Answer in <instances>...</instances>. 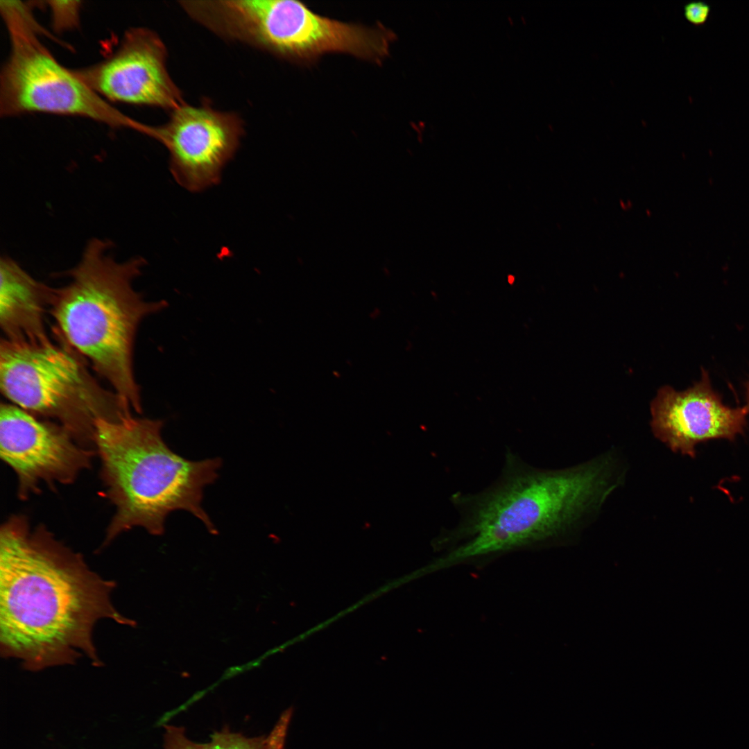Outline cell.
I'll return each instance as SVG.
<instances>
[{
	"instance_id": "obj_1",
	"label": "cell",
	"mask_w": 749,
	"mask_h": 749,
	"mask_svg": "<svg viewBox=\"0 0 749 749\" xmlns=\"http://www.w3.org/2000/svg\"><path fill=\"white\" fill-rule=\"evenodd\" d=\"M113 587L46 527L10 517L0 530L1 654L34 671L84 655L99 664L92 637L96 622L134 623L114 608Z\"/></svg>"
},
{
	"instance_id": "obj_2",
	"label": "cell",
	"mask_w": 749,
	"mask_h": 749,
	"mask_svg": "<svg viewBox=\"0 0 749 749\" xmlns=\"http://www.w3.org/2000/svg\"><path fill=\"white\" fill-rule=\"evenodd\" d=\"M615 466L608 454L574 467L540 469L507 449L490 485L450 497L459 519L434 539L436 549L447 551L432 567L440 569L559 540L619 485Z\"/></svg>"
},
{
	"instance_id": "obj_3",
	"label": "cell",
	"mask_w": 749,
	"mask_h": 749,
	"mask_svg": "<svg viewBox=\"0 0 749 749\" xmlns=\"http://www.w3.org/2000/svg\"><path fill=\"white\" fill-rule=\"evenodd\" d=\"M111 241L92 239L68 282L53 288L49 314L54 334L111 386L130 409L142 411L134 371V346L140 323L164 309L165 300L146 301L133 286L146 260L117 261Z\"/></svg>"
},
{
	"instance_id": "obj_4",
	"label": "cell",
	"mask_w": 749,
	"mask_h": 749,
	"mask_svg": "<svg viewBox=\"0 0 749 749\" xmlns=\"http://www.w3.org/2000/svg\"><path fill=\"white\" fill-rule=\"evenodd\" d=\"M163 426L162 420L134 415L96 423L94 448L105 494L114 506L106 543L135 527L162 535L166 517L178 510L217 532L201 505L203 489L216 479L221 460L193 461L175 454L162 437Z\"/></svg>"
},
{
	"instance_id": "obj_5",
	"label": "cell",
	"mask_w": 749,
	"mask_h": 749,
	"mask_svg": "<svg viewBox=\"0 0 749 749\" xmlns=\"http://www.w3.org/2000/svg\"><path fill=\"white\" fill-rule=\"evenodd\" d=\"M39 342L0 343V389L11 404L58 423L83 445L95 449L98 420L132 415L115 393L93 376L85 360L56 337Z\"/></svg>"
},
{
	"instance_id": "obj_6",
	"label": "cell",
	"mask_w": 749,
	"mask_h": 749,
	"mask_svg": "<svg viewBox=\"0 0 749 749\" xmlns=\"http://www.w3.org/2000/svg\"><path fill=\"white\" fill-rule=\"evenodd\" d=\"M230 40L248 44L298 64L343 53L380 64L395 33L381 24L366 26L318 15L294 0H235L227 10Z\"/></svg>"
},
{
	"instance_id": "obj_7",
	"label": "cell",
	"mask_w": 749,
	"mask_h": 749,
	"mask_svg": "<svg viewBox=\"0 0 749 749\" xmlns=\"http://www.w3.org/2000/svg\"><path fill=\"white\" fill-rule=\"evenodd\" d=\"M10 42L0 74V114L43 112L85 117L139 132V122L103 98L53 56L39 39L44 29L22 10L2 15Z\"/></svg>"
},
{
	"instance_id": "obj_8",
	"label": "cell",
	"mask_w": 749,
	"mask_h": 749,
	"mask_svg": "<svg viewBox=\"0 0 749 749\" xmlns=\"http://www.w3.org/2000/svg\"><path fill=\"white\" fill-rule=\"evenodd\" d=\"M95 454L58 423L1 404L0 455L16 474L21 499L38 494L42 485L72 483Z\"/></svg>"
},
{
	"instance_id": "obj_9",
	"label": "cell",
	"mask_w": 749,
	"mask_h": 749,
	"mask_svg": "<svg viewBox=\"0 0 749 749\" xmlns=\"http://www.w3.org/2000/svg\"><path fill=\"white\" fill-rule=\"evenodd\" d=\"M243 128L234 112L219 111L206 103H184L171 111L166 123L144 124L141 133L169 150L170 171L177 183L198 192L219 182L223 168L239 146Z\"/></svg>"
},
{
	"instance_id": "obj_10",
	"label": "cell",
	"mask_w": 749,
	"mask_h": 749,
	"mask_svg": "<svg viewBox=\"0 0 749 749\" xmlns=\"http://www.w3.org/2000/svg\"><path fill=\"white\" fill-rule=\"evenodd\" d=\"M167 50L147 28L128 29L117 49L101 61L74 69L78 77L111 102L157 107L170 112L186 103L167 69Z\"/></svg>"
},
{
	"instance_id": "obj_11",
	"label": "cell",
	"mask_w": 749,
	"mask_h": 749,
	"mask_svg": "<svg viewBox=\"0 0 749 749\" xmlns=\"http://www.w3.org/2000/svg\"><path fill=\"white\" fill-rule=\"evenodd\" d=\"M655 437L672 451L694 458L696 446L714 439L734 440L747 426L746 406L731 408L722 402L702 369L699 381L683 391L662 387L651 404Z\"/></svg>"
},
{
	"instance_id": "obj_12",
	"label": "cell",
	"mask_w": 749,
	"mask_h": 749,
	"mask_svg": "<svg viewBox=\"0 0 749 749\" xmlns=\"http://www.w3.org/2000/svg\"><path fill=\"white\" fill-rule=\"evenodd\" d=\"M53 288L33 278L15 261L0 259V328L3 339L39 342L49 338L45 318Z\"/></svg>"
},
{
	"instance_id": "obj_13",
	"label": "cell",
	"mask_w": 749,
	"mask_h": 749,
	"mask_svg": "<svg viewBox=\"0 0 749 749\" xmlns=\"http://www.w3.org/2000/svg\"><path fill=\"white\" fill-rule=\"evenodd\" d=\"M164 749H270L267 736L248 737L228 727L215 732L205 743L189 739L183 727L164 725Z\"/></svg>"
},
{
	"instance_id": "obj_14",
	"label": "cell",
	"mask_w": 749,
	"mask_h": 749,
	"mask_svg": "<svg viewBox=\"0 0 749 749\" xmlns=\"http://www.w3.org/2000/svg\"><path fill=\"white\" fill-rule=\"evenodd\" d=\"M47 3L51 8L53 25L55 30L65 31L78 26L81 1H51Z\"/></svg>"
},
{
	"instance_id": "obj_15",
	"label": "cell",
	"mask_w": 749,
	"mask_h": 749,
	"mask_svg": "<svg viewBox=\"0 0 749 749\" xmlns=\"http://www.w3.org/2000/svg\"><path fill=\"white\" fill-rule=\"evenodd\" d=\"M293 713V707H290L284 711L273 730L267 736L270 749H284L286 736Z\"/></svg>"
},
{
	"instance_id": "obj_16",
	"label": "cell",
	"mask_w": 749,
	"mask_h": 749,
	"mask_svg": "<svg viewBox=\"0 0 749 749\" xmlns=\"http://www.w3.org/2000/svg\"><path fill=\"white\" fill-rule=\"evenodd\" d=\"M683 10L684 17L687 21L695 26H700L707 21L711 6L705 1H694L686 3Z\"/></svg>"
},
{
	"instance_id": "obj_17",
	"label": "cell",
	"mask_w": 749,
	"mask_h": 749,
	"mask_svg": "<svg viewBox=\"0 0 749 749\" xmlns=\"http://www.w3.org/2000/svg\"><path fill=\"white\" fill-rule=\"evenodd\" d=\"M746 408L749 412V380L746 384Z\"/></svg>"
},
{
	"instance_id": "obj_18",
	"label": "cell",
	"mask_w": 749,
	"mask_h": 749,
	"mask_svg": "<svg viewBox=\"0 0 749 749\" xmlns=\"http://www.w3.org/2000/svg\"><path fill=\"white\" fill-rule=\"evenodd\" d=\"M508 281H509V283L512 284L513 282V281H514V277L513 276H509Z\"/></svg>"
}]
</instances>
